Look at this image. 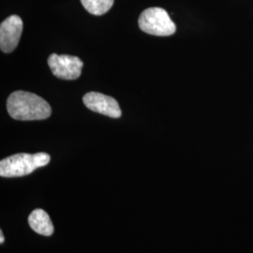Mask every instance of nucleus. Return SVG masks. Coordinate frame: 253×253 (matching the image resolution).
I'll return each instance as SVG.
<instances>
[{"label": "nucleus", "instance_id": "1", "mask_svg": "<svg viewBox=\"0 0 253 253\" xmlns=\"http://www.w3.org/2000/svg\"><path fill=\"white\" fill-rule=\"evenodd\" d=\"M9 116L16 120H42L49 118L52 109L42 97L27 91H15L7 100Z\"/></svg>", "mask_w": 253, "mask_h": 253}, {"label": "nucleus", "instance_id": "2", "mask_svg": "<svg viewBox=\"0 0 253 253\" xmlns=\"http://www.w3.org/2000/svg\"><path fill=\"white\" fill-rule=\"evenodd\" d=\"M47 153H19L9 156L0 162V175L2 177H20L30 174L38 168L50 163Z\"/></svg>", "mask_w": 253, "mask_h": 253}, {"label": "nucleus", "instance_id": "3", "mask_svg": "<svg viewBox=\"0 0 253 253\" xmlns=\"http://www.w3.org/2000/svg\"><path fill=\"white\" fill-rule=\"evenodd\" d=\"M138 24L142 31L154 36H171L176 31V26L168 12L157 7L145 9L138 19Z\"/></svg>", "mask_w": 253, "mask_h": 253}, {"label": "nucleus", "instance_id": "4", "mask_svg": "<svg viewBox=\"0 0 253 253\" xmlns=\"http://www.w3.org/2000/svg\"><path fill=\"white\" fill-rule=\"evenodd\" d=\"M48 65L55 77L63 80H75L81 76L84 63L77 56L52 54L48 57Z\"/></svg>", "mask_w": 253, "mask_h": 253}, {"label": "nucleus", "instance_id": "5", "mask_svg": "<svg viewBox=\"0 0 253 253\" xmlns=\"http://www.w3.org/2000/svg\"><path fill=\"white\" fill-rule=\"evenodd\" d=\"M23 32V21L18 15H11L0 25V49L4 53L13 52Z\"/></svg>", "mask_w": 253, "mask_h": 253}, {"label": "nucleus", "instance_id": "6", "mask_svg": "<svg viewBox=\"0 0 253 253\" xmlns=\"http://www.w3.org/2000/svg\"><path fill=\"white\" fill-rule=\"evenodd\" d=\"M83 101L91 111L109 118H118L122 115L117 100L107 95L98 92H88L83 97Z\"/></svg>", "mask_w": 253, "mask_h": 253}, {"label": "nucleus", "instance_id": "7", "mask_svg": "<svg viewBox=\"0 0 253 253\" xmlns=\"http://www.w3.org/2000/svg\"><path fill=\"white\" fill-rule=\"evenodd\" d=\"M30 228L39 235L50 236L54 233V225L49 215L42 209H35L28 217Z\"/></svg>", "mask_w": 253, "mask_h": 253}, {"label": "nucleus", "instance_id": "8", "mask_svg": "<svg viewBox=\"0 0 253 253\" xmlns=\"http://www.w3.org/2000/svg\"><path fill=\"white\" fill-rule=\"evenodd\" d=\"M115 0H81L82 5L93 15H102L112 8Z\"/></svg>", "mask_w": 253, "mask_h": 253}, {"label": "nucleus", "instance_id": "9", "mask_svg": "<svg viewBox=\"0 0 253 253\" xmlns=\"http://www.w3.org/2000/svg\"><path fill=\"white\" fill-rule=\"evenodd\" d=\"M4 240H5V239H4L3 232L1 231V232H0V243H1V244H3V243H4Z\"/></svg>", "mask_w": 253, "mask_h": 253}]
</instances>
